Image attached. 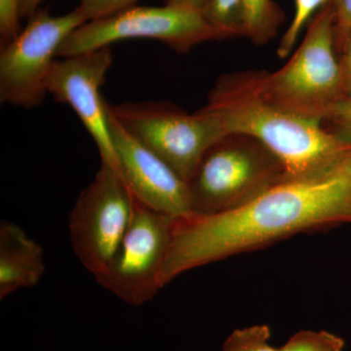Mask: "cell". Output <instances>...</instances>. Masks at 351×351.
<instances>
[{
  "label": "cell",
  "instance_id": "cb8c5ba5",
  "mask_svg": "<svg viewBox=\"0 0 351 351\" xmlns=\"http://www.w3.org/2000/svg\"><path fill=\"white\" fill-rule=\"evenodd\" d=\"M166 4L169 5L189 7L196 10H204L207 0H165Z\"/></svg>",
  "mask_w": 351,
  "mask_h": 351
},
{
  "label": "cell",
  "instance_id": "7a4b0ae2",
  "mask_svg": "<svg viewBox=\"0 0 351 351\" xmlns=\"http://www.w3.org/2000/svg\"><path fill=\"white\" fill-rule=\"evenodd\" d=\"M203 108L218 117L226 133L263 143L280 159L288 177L322 169L351 149L322 122L287 112L265 99L255 71L219 77Z\"/></svg>",
  "mask_w": 351,
  "mask_h": 351
},
{
  "label": "cell",
  "instance_id": "2e32d148",
  "mask_svg": "<svg viewBox=\"0 0 351 351\" xmlns=\"http://www.w3.org/2000/svg\"><path fill=\"white\" fill-rule=\"evenodd\" d=\"M271 332L267 325L234 330L223 343L221 351H279L269 343Z\"/></svg>",
  "mask_w": 351,
  "mask_h": 351
},
{
  "label": "cell",
  "instance_id": "6da1fadb",
  "mask_svg": "<svg viewBox=\"0 0 351 351\" xmlns=\"http://www.w3.org/2000/svg\"><path fill=\"white\" fill-rule=\"evenodd\" d=\"M343 223H351V149L322 169L284 178L237 209L176 219L159 285L162 289L189 270L298 233Z\"/></svg>",
  "mask_w": 351,
  "mask_h": 351
},
{
  "label": "cell",
  "instance_id": "9a60e30c",
  "mask_svg": "<svg viewBox=\"0 0 351 351\" xmlns=\"http://www.w3.org/2000/svg\"><path fill=\"white\" fill-rule=\"evenodd\" d=\"M330 0H294V18L279 43V47L277 49L279 57L286 58L291 54L307 21L313 17L316 11L318 12Z\"/></svg>",
  "mask_w": 351,
  "mask_h": 351
},
{
  "label": "cell",
  "instance_id": "8fae6325",
  "mask_svg": "<svg viewBox=\"0 0 351 351\" xmlns=\"http://www.w3.org/2000/svg\"><path fill=\"white\" fill-rule=\"evenodd\" d=\"M108 113L119 173L134 198L173 218L191 215L188 182Z\"/></svg>",
  "mask_w": 351,
  "mask_h": 351
},
{
  "label": "cell",
  "instance_id": "30bf717a",
  "mask_svg": "<svg viewBox=\"0 0 351 351\" xmlns=\"http://www.w3.org/2000/svg\"><path fill=\"white\" fill-rule=\"evenodd\" d=\"M112 62L110 47L55 60L46 80V89L55 100L73 108L93 138L101 163L119 173L110 134L108 101L101 94Z\"/></svg>",
  "mask_w": 351,
  "mask_h": 351
},
{
  "label": "cell",
  "instance_id": "8992f818",
  "mask_svg": "<svg viewBox=\"0 0 351 351\" xmlns=\"http://www.w3.org/2000/svg\"><path fill=\"white\" fill-rule=\"evenodd\" d=\"M134 38L156 39L184 54L198 44L217 40L219 36L202 11L169 4L134 6L80 25L64 39L58 56H75Z\"/></svg>",
  "mask_w": 351,
  "mask_h": 351
},
{
  "label": "cell",
  "instance_id": "603a6c76",
  "mask_svg": "<svg viewBox=\"0 0 351 351\" xmlns=\"http://www.w3.org/2000/svg\"><path fill=\"white\" fill-rule=\"evenodd\" d=\"M44 0H19L20 15L22 19L29 17L38 10Z\"/></svg>",
  "mask_w": 351,
  "mask_h": 351
},
{
  "label": "cell",
  "instance_id": "7402d4cb",
  "mask_svg": "<svg viewBox=\"0 0 351 351\" xmlns=\"http://www.w3.org/2000/svg\"><path fill=\"white\" fill-rule=\"evenodd\" d=\"M339 61L343 66L348 84L351 83V31L339 53Z\"/></svg>",
  "mask_w": 351,
  "mask_h": 351
},
{
  "label": "cell",
  "instance_id": "ac0fdd59",
  "mask_svg": "<svg viewBox=\"0 0 351 351\" xmlns=\"http://www.w3.org/2000/svg\"><path fill=\"white\" fill-rule=\"evenodd\" d=\"M323 125L351 147V83L332 107Z\"/></svg>",
  "mask_w": 351,
  "mask_h": 351
},
{
  "label": "cell",
  "instance_id": "d6986e66",
  "mask_svg": "<svg viewBox=\"0 0 351 351\" xmlns=\"http://www.w3.org/2000/svg\"><path fill=\"white\" fill-rule=\"evenodd\" d=\"M138 0H80L77 8L89 21L100 20L136 6Z\"/></svg>",
  "mask_w": 351,
  "mask_h": 351
},
{
  "label": "cell",
  "instance_id": "4fadbf2b",
  "mask_svg": "<svg viewBox=\"0 0 351 351\" xmlns=\"http://www.w3.org/2000/svg\"><path fill=\"white\" fill-rule=\"evenodd\" d=\"M285 15L274 0H241L242 36L257 45L276 36Z\"/></svg>",
  "mask_w": 351,
  "mask_h": 351
},
{
  "label": "cell",
  "instance_id": "7c38bea8",
  "mask_svg": "<svg viewBox=\"0 0 351 351\" xmlns=\"http://www.w3.org/2000/svg\"><path fill=\"white\" fill-rule=\"evenodd\" d=\"M45 274L43 247L12 221L0 225V300L38 285Z\"/></svg>",
  "mask_w": 351,
  "mask_h": 351
},
{
  "label": "cell",
  "instance_id": "ba28073f",
  "mask_svg": "<svg viewBox=\"0 0 351 351\" xmlns=\"http://www.w3.org/2000/svg\"><path fill=\"white\" fill-rule=\"evenodd\" d=\"M133 204L134 196L121 176L104 163L76 198L69 218L71 247L95 279L114 260L130 223Z\"/></svg>",
  "mask_w": 351,
  "mask_h": 351
},
{
  "label": "cell",
  "instance_id": "3957f363",
  "mask_svg": "<svg viewBox=\"0 0 351 351\" xmlns=\"http://www.w3.org/2000/svg\"><path fill=\"white\" fill-rule=\"evenodd\" d=\"M265 99L306 119L324 122L348 84L336 48L331 2L311 20L301 45L282 68L257 71Z\"/></svg>",
  "mask_w": 351,
  "mask_h": 351
},
{
  "label": "cell",
  "instance_id": "5b68a950",
  "mask_svg": "<svg viewBox=\"0 0 351 351\" xmlns=\"http://www.w3.org/2000/svg\"><path fill=\"white\" fill-rule=\"evenodd\" d=\"M108 108L134 138L189 182L207 149L228 135L204 108L193 113L169 101H125Z\"/></svg>",
  "mask_w": 351,
  "mask_h": 351
},
{
  "label": "cell",
  "instance_id": "ffe728a7",
  "mask_svg": "<svg viewBox=\"0 0 351 351\" xmlns=\"http://www.w3.org/2000/svg\"><path fill=\"white\" fill-rule=\"evenodd\" d=\"M19 0H0V44L13 40L21 32Z\"/></svg>",
  "mask_w": 351,
  "mask_h": 351
},
{
  "label": "cell",
  "instance_id": "9c48e42d",
  "mask_svg": "<svg viewBox=\"0 0 351 351\" xmlns=\"http://www.w3.org/2000/svg\"><path fill=\"white\" fill-rule=\"evenodd\" d=\"M175 219L134 198L130 223L119 251L97 282L130 306L151 302L161 290L159 274L172 242Z\"/></svg>",
  "mask_w": 351,
  "mask_h": 351
},
{
  "label": "cell",
  "instance_id": "e0dca14e",
  "mask_svg": "<svg viewBox=\"0 0 351 351\" xmlns=\"http://www.w3.org/2000/svg\"><path fill=\"white\" fill-rule=\"evenodd\" d=\"M345 341L327 331L302 330L295 332L279 351H343Z\"/></svg>",
  "mask_w": 351,
  "mask_h": 351
},
{
  "label": "cell",
  "instance_id": "277c9868",
  "mask_svg": "<svg viewBox=\"0 0 351 351\" xmlns=\"http://www.w3.org/2000/svg\"><path fill=\"white\" fill-rule=\"evenodd\" d=\"M286 177L280 159L257 138L228 134L207 149L188 182L191 214L237 209Z\"/></svg>",
  "mask_w": 351,
  "mask_h": 351
},
{
  "label": "cell",
  "instance_id": "52a82bcc",
  "mask_svg": "<svg viewBox=\"0 0 351 351\" xmlns=\"http://www.w3.org/2000/svg\"><path fill=\"white\" fill-rule=\"evenodd\" d=\"M87 22L75 8L61 16L39 8L0 52V103L31 110L47 95L46 80L58 51L75 29Z\"/></svg>",
  "mask_w": 351,
  "mask_h": 351
},
{
  "label": "cell",
  "instance_id": "5bb4252c",
  "mask_svg": "<svg viewBox=\"0 0 351 351\" xmlns=\"http://www.w3.org/2000/svg\"><path fill=\"white\" fill-rule=\"evenodd\" d=\"M203 14L219 39L242 36L241 0H207Z\"/></svg>",
  "mask_w": 351,
  "mask_h": 351
},
{
  "label": "cell",
  "instance_id": "44dd1931",
  "mask_svg": "<svg viewBox=\"0 0 351 351\" xmlns=\"http://www.w3.org/2000/svg\"><path fill=\"white\" fill-rule=\"evenodd\" d=\"M335 14V32L338 54L351 31V0H330Z\"/></svg>",
  "mask_w": 351,
  "mask_h": 351
}]
</instances>
